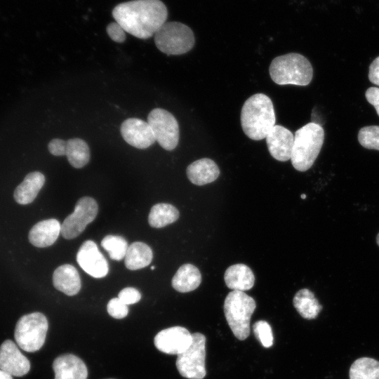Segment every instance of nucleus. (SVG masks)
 I'll use <instances>...</instances> for the list:
<instances>
[{
	"mask_svg": "<svg viewBox=\"0 0 379 379\" xmlns=\"http://www.w3.org/2000/svg\"><path fill=\"white\" fill-rule=\"evenodd\" d=\"M154 269H155V267H154V266H152V267H151V270H154Z\"/></svg>",
	"mask_w": 379,
	"mask_h": 379,
	"instance_id": "40",
	"label": "nucleus"
},
{
	"mask_svg": "<svg viewBox=\"0 0 379 379\" xmlns=\"http://www.w3.org/2000/svg\"><path fill=\"white\" fill-rule=\"evenodd\" d=\"M206 337L200 333L192 334V343L178 355L176 367L180 374L188 379H203L206 371Z\"/></svg>",
	"mask_w": 379,
	"mask_h": 379,
	"instance_id": "8",
	"label": "nucleus"
},
{
	"mask_svg": "<svg viewBox=\"0 0 379 379\" xmlns=\"http://www.w3.org/2000/svg\"><path fill=\"white\" fill-rule=\"evenodd\" d=\"M53 284L57 290L69 296L77 295L81 287L77 270L69 264L60 265L55 269L53 274Z\"/></svg>",
	"mask_w": 379,
	"mask_h": 379,
	"instance_id": "18",
	"label": "nucleus"
},
{
	"mask_svg": "<svg viewBox=\"0 0 379 379\" xmlns=\"http://www.w3.org/2000/svg\"><path fill=\"white\" fill-rule=\"evenodd\" d=\"M255 338L264 347L268 348L273 345V335L272 328L266 321L260 320L253 326Z\"/></svg>",
	"mask_w": 379,
	"mask_h": 379,
	"instance_id": "30",
	"label": "nucleus"
},
{
	"mask_svg": "<svg viewBox=\"0 0 379 379\" xmlns=\"http://www.w3.org/2000/svg\"><path fill=\"white\" fill-rule=\"evenodd\" d=\"M186 173L192 183L201 186L215 181L220 175V169L214 161L203 158L190 164Z\"/></svg>",
	"mask_w": 379,
	"mask_h": 379,
	"instance_id": "19",
	"label": "nucleus"
},
{
	"mask_svg": "<svg viewBox=\"0 0 379 379\" xmlns=\"http://www.w3.org/2000/svg\"><path fill=\"white\" fill-rule=\"evenodd\" d=\"M154 36L157 48L168 55L187 53L195 41L190 27L179 22H166Z\"/></svg>",
	"mask_w": 379,
	"mask_h": 379,
	"instance_id": "6",
	"label": "nucleus"
},
{
	"mask_svg": "<svg viewBox=\"0 0 379 379\" xmlns=\"http://www.w3.org/2000/svg\"><path fill=\"white\" fill-rule=\"evenodd\" d=\"M106 30L108 36L114 41L122 43L126 40V32L117 22L109 24Z\"/></svg>",
	"mask_w": 379,
	"mask_h": 379,
	"instance_id": "33",
	"label": "nucleus"
},
{
	"mask_svg": "<svg viewBox=\"0 0 379 379\" xmlns=\"http://www.w3.org/2000/svg\"><path fill=\"white\" fill-rule=\"evenodd\" d=\"M152 258V251L147 244L135 241L128 246L124 263L128 269L136 270L148 266Z\"/></svg>",
	"mask_w": 379,
	"mask_h": 379,
	"instance_id": "23",
	"label": "nucleus"
},
{
	"mask_svg": "<svg viewBox=\"0 0 379 379\" xmlns=\"http://www.w3.org/2000/svg\"><path fill=\"white\" fill-rule=\"evenodd\" d=\"M240 119L243 131L249 138L254 140L265 138L275 126L272 101L264 93L251 95L242 106Z\"/></svg>",
	"mask_w": 379,
	"mask_h": 379,
	"instance_id": "2",
	"label": "nucleus"
},
{
	"mask_svg": "<svg viewBox=\"0 0 379 379\" xmlns=\"http://www.w3.org/2000/svg\"><path fill=\"white\" fill-rule=\"evenodd\" d=\"M266 143L271 156L279 161L291 159L294 135L286 128L275 125L268 133Z\"/></svg>",
	"mask_w": 379,
	"mask_h": 379,
	"instance_id": "15",
	"label": "nucleus"
},
{
	"mask_svg": "<svg viewBox=\"0 0 379 379\" xmlns=\"http://www.w3.org/2000/svg\"><path fill=\"white\" fill-rule=\"evenodd\" d=\"M376 243L378 246H379V233L377 234V237H376Z\"/></svg>",
	"mask_w": 379,
	"mask_h": 379,
	"instance_id": "38",
	"label": "nucleus"
},
{
	"mask_svg": "<svg viewBox=\"0 0 379 379\" xmlns=\"http://www.w3.org/2000/svg\"><path fill=\"white\" fill-rule=\"evenodd\" d=\"M66 156L69 163L76 168L86 166L90 159L88 144L82 139L72 138L67 140Z\"/></svg>",
	"mask_w": 379,
	"mask_h": 379,
	"instance_id": "26",
	"label": "nucleus"
},
{
	"mask_svg": "<svg viewBox=\"0 0 379 379\" xmlns=\"http://www.w3.org/2000/svg\"><path fill=\"white\" fill-rule=\"evenodd\" d=\"M179 218L178 210L173 205L160 203L154 205L148 216L151 227L161 228L175 222Z\"/></svg>",
	"mask_w": 379,
	"mask_h": 379,
	"instance_id": "25",
	"label": "nucleus"
},
{
	"mask_svg": "<svg viewBox=\"0 0 379 379\" xmlns=\"http://www.w3.org/2000/svg\"><path fill=\"white\" fill-rule=\"evenodd\" d=\"M226 286L232 291H244L251 289L255 283L251 269L244 264L229 267L224 275Z\"/></svg>",
	"mask_w": 379,
	"mask_h": 379,
	"instance_id": "21",
	"label": "nucleus"
},
{
	"mask_svg": "<svg viewBox=\"0 0 379 379\" xmlns=\"http://www.w3.org/2000/svg\"><path fill=\"white\" fill-rule=\"evenodd\" d=\"M112 16L125 32L147 39L166 22L168 11L160 0H133L115 6Z\"/></svg>",
	"mask_w": 379,
	"mask_h": 379,
	"instance_id": "1",
	"label": "nucleus"
},
{
	"mask_svg": "<svg viewBox=\"0 0 379 379\" xmlns=\"http://www.w3.org/2000/svg\"><path fill=\"white\" fill-rule=\"evenodd\" d=\"M368 79L371 83L379 86V56L370 65Z\"/></svg>",
	"mask_w": 379,
	"mask_h": 379,
	"instance_id": "36",
	"label": "nucleus"
},
{
	"mask_svg": "<svg viewBox=\"0 0 379 379\" xmlns=\"http://www.w3.org/2000/svg\"><path fill=\"white\" fill-rule=\"evenodd\" d=\"M61 234V225L54 218L35 224L29 232V241L34 246L45 248L53 244Z\"/></svg>",
	"mask_w": 379,
	"mask_h": 379,
	"instance_id": "17",
	"label": "nucleus"
},
{
	"mask_svg": "<svg viewBox=\"0 0 379 379\" xmlns=\"http://www.w3.org/2000/svg\"><path fill=\"white\" fill-rule=\"evenodd\" d=\"M109 379H113V378H109Z\"/></svg>",
	"mask_w": 379,
	"mask_h": 379,
	"instance_id": "41",
	"label": "nucleus"
},
{
	"mask_svg": "<svg viewBox=\"0 0 379 379\" xmlns=\"http://www.w3.org/2000/svg\"><path fill=\"white\" fill-rule=\"evenodd\" d=\"M44 182L45 177L41 173L34 171L28 173L14 191L13 197L15 201L22 205L32 203Z\"/></svg>",
	"mask_w": 379,
	"mask_h": 379,
	"instance_id": "20",
	"label": "nucleus"
},
{
	"mask_svg": "<svg viewBox=\"0 0 379 379\" xmlns=\"http://www.w3.org/2000/svg\"><path fill=\"white\" fill-rule=\"evenodd\" d=\"M192 343V334L182 326H173L159 332L154 339L155 347L168 354H180Z\"/></svg>",
	"mask_w": 379,
	"mask_h": 379,
	"instance_id": "11",
	"label": "nucleus"
},
{
	"mask_svg": "<svg viewBox=\"0 0 379 379\" xmlns=\"http://www.w3.org/2000/svg\"><path fill=\"white\" fill-rule=\"evenodd\" d=\"M293 306L302 317L314 319L322 309L314 294L307 288L298 291L293 300Z\"/></svg>",
	"mask_w": 379,
	"mask_h": 379,
	"instance_id": "24",
	"label": "nucleus"
},
{
	"mask_svg": "<svg viewBox=\"0 0 379 379\" xmlns=\"http://www.w3.org/2000/svg\"><path fill=\"white\" fill-rule=\"evenodd\" d=\"M147 122L156 141L164 149L173 150L179 141V126L175 117L166 109L156 108L148 114Z\"/></svg>",
	"mask_w": 379,
	"mask_h": 379,
	"instance_id": "9",
	"label": "nucleus"
},
{
	"mask_svg": "<svg viewBox=\"0 0 379 379\" xmlns=\"http://www.w3.org/2000/svg\"><path fill=\"white\" fill-rule=\"evenodd\" d=\"M67 141L60 138H54L48 145V151L54 156L66 155Z\"/></svg>",
	"mask_w": 379,
	"mask_h": 379,
	"instance_id": "34",
	"label": "nucleus"
},
{
	"mask_svg": "<svg viewBox=\"0 0 379 379\" xmlns=\"http://www.w3.org/2000/svg\"><path fill=\"white\" fill-rule=\"evenodd\" d=\"M107 310L108 314L115 319H123L128 313V306L119 298L111 299L107 303Z\"/></svg>",
	"mask_w": 379,
	"mask_h": 379,
	"instance_id": "31",
	"label": "nucleus"
},
{
	"mask_svg": "<svg viewBox=\"0 0 379 379\" xmlns=\"http://www.w3.org/2000/svg\"><path fill=\"white\" fill-rule=\"evenodd\" d=\"M300 197H301L302 199H304L306 198V195L304 194H301Z\"/></svg>",
	"mask_w": 379,
	"mask_h": 379,
	"instance_id": "39",
	"label": "nucleus"
},
{
	"mask_svg": "<svg viewBox=\"0 0 379 379\" xmlns=\"http://www.w3.org/2000/svg\"><path fill=\"white\" fill-rule=\"evenodd\" d=\"M55 379H87L88 369L85 363L77 356L64 354L53 362Z\"/></svg>",
	"mask_w": 379,
	"mask_h": 379,
	"instance_id": "16",
	"label": "nucleus"
},
{
	"mask_svg": "<svg viewBox=\"0 0 379 379\" xmlns=\"http://www.w3.org/2000/svg\"><path fill=\"white\" fill-rule=\"evenodd\" d=\"M102 247L108 253L111 259L119 261L125 258L127 241L121 236L109 234L101 241Z\"/></svg>",
	"mask_w": 379,
	"mask_h": 379,
	"instance_id": "28",
	"label": "nucleus"
},
{
	"mask_svg": "<svg viewBox=\"0 0 379 379\" xmlns=\"http://www.w3.org/2000/svg\"><path fill=\"white\" fill-rule=\"evenodd\" d=\"M79 265L94 278L105 277L109 272L108 262L97 244L92 240L85 241L77 254Z\"/></svg>",
	"mask_w": 379,
	"mask_h": 379,
	"instance_id": "12",
	"label": "nucleus"
},
{
	"mask_svg": "<svg viewBox=\"0 0 379 379\" xmlns=\"http://www.w3.org/2000/svg\"><path fill=\"white\" fill-rule=\"evenodd\" d=\"M118 298L126 305H128L139 302L141 298V294L138 289L133 287H127L119 293Z\"/></svg>",
	"mask_w": 379,
	"mask_h": 379,
	"instance_id": "32",
	"label": "nucleus"
},
{
	"mask_svg": "<svg viewBox=\"0 0 379 379\" xmlns=\"http://www.w3.org/2000/svg\"><path fill=\"white\" fill-rule=\"evenodd\" d=\"M350 379H379V361L369 357L355 360L350 368Z\"/></svg>",
	"mask_w": 379,
	"mask_h": 379,
	"instance_id": "27",
	"label": "nucleus"
},
{
	"mask_svg": "<svg viewBox=\"0 0 379 379\" xmlns=\"http://www.w3.org/2000/svg\"><path fill=\"white\" fill-rule=\"evenodd\" d=\"M98 206L96 201L89 197L79 199L74 212L69 215L61 225V234L67 239H72L80 235L86 226L97 216Z\"/></svg>",
	"mask_w": 379,
	"mask_h": 379,
	"instance_id": "10",
	"label": "nucleus"
},
{
	"mask_svg": "<svg viewBox=\"0 0 379 379\" xmlns=\"http://www.w3.org/2000/svg\"><path fill=\"white\" fill-rule=\"evenodd\" d=\"M254 299L244 291H232L225 298L224 313L234 336L244 340L250 333V321L255 310Z\"/></svg>",
	"mask_w": 379,
	"mask_h": 379,
	"instance_id": "5",
	"label": "nucleus"
},
{
	"mask_svg": "<svg viewBox=\"0 0 379 379\" xmlns=\"http://www.w3.org/2000/svg\"><path fill=\"white\" fill-rule=\"evenodd\" d=\"M201 282V275L197 267L184 264L180 267L172 279V286L180 293L195 290Z\"/></svg>",
	"mask_w": 379,
	"mask_h": 379,
	"instance_id": "22",
	"label": "nucleus"
},
{
	"mask_svg": "<svg viewBox=\"0 0 379 379\" xmlns=\"http://www.w3.org/2000/svg\"><path fill=\"white\" fill-rule=\"evenodd\" d=\"M324 139V131L317 123L310 122L295 133L291 161L295 169L306 171L317 158Z\"/></svg>",
	"mask_w": 379,
	"mask_h": 379,
	"instance_id": "3",
	"label": "nucleus"
},
{
	"mask_svg": "<svg viewBox=\"0 0 379 379\" xmlns=\"http://www.w3.org/2000/svg\"><path fill=\"white\" fill-rule=\"evenodd\" d=\"M365 95L367 101L375 107L379 116V88L371 87L368 88Z\"/></svg>",
	"mask_w": 379,
	"mask_h": 379,
	"instance_id": "35",
	"label": "nucleus"
},
{
	"mask_svg": "<svg viewBox=\"0 0 379 379\" xmlns=\"http://www.w3.org/2000/svg\"><path fill=\"white\" fill-rule=\"evenodd\" d=\"M48 328V320L44 314L36 312L25 314L16 324L15 341L26 352L38 351L45 343Z\"/></svg>",
	"mask_w": 379,
	"mask_h": 379,
	"instance_id": "7",
	"label": "nucleus"
},
{
	"mask_svg": "<svg viewBox=\"0 0 379 379\" xmlns=\"http://www.w3.org/2000/svg\"><path fill=\"white\" fill-rule=\"evenodd\" d=\"M121 134L128 144L138 149H146L156 141L148 122L138 118L126 119L121 124Z\"/></svg>",
	"mask_w": 379,
	"mask_h": 379,
	"instance_id": "13",
	"label": "nucleus"
},
{
	"mask_svg": "<svg viewBox=\"0 0 379 379\" xmlns=\"http://www.w3.org/2000/svg\"><path fill=\"white\" fill-rule=\"evenodd\" d=\"M0 369L17 377L26 375L30 369L29 361L11 340H5L0 347Z\"/></svg>",
	"mask_w": 379,
	"mask_h": 379,
	"instance_id": "14",
	"label": "nucleus"
},
{
	"mask_svg": "<svg viewBox=\"0 0 379 379\" xmlns=\"http://www.w3.org/2000/svg\"><path fill=\"white\" fill-rule=\"evenodd\" d=\"M269 72L272 81L278 85L307 86L313 76L310 62L297 53H290L274 58Z\"/></svg>",
	"mask_w": 379,
	"mask_h": 379,
	"instance_id": "4",
	"label": "nucleus"
},
{
	"mask_svg": "<svg viewBox=\"0 0 379 379\" xmlns=\"http://www.w3.org/2000/svg\"><path fill=\"white\" fill-rule=\"evenodd\" d=\"M361 146L369 149L379 150V126H368L361 128L358 133Z\"/></svg>",
	"mask_w": 379,
	"mask_h": 379,
	"instance_id": "29",
	"label": "nucleus"
},
{
	"mask_svg": "<svg viewBox=\"0 0 379 379\" xmlns=\"http://www.w3.org/2000/svg\"><path fill=\"white\" fill-rule=\"evenodd\" d=\"M0 379H13V377L9 373L0 369Z\"/></svg>",
	"mask_w": 379,
	"mask_h": 379,
	"instance_id": "37",
	"label": "nucleus"
}]
</instances>
